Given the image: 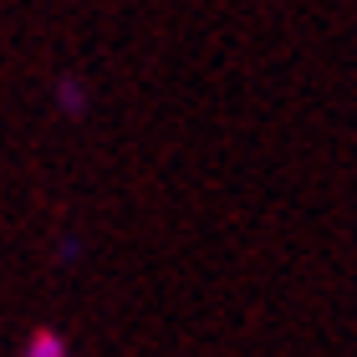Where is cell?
<instances>
[{
  "label": "cell",
  "mask_w": 357,
  "mask_h": 357,
  "mask_svg": "<svg viewBox=\"0 0 357 357\" xmlns=\"http://www.w3.org/2000/svg\"><path fill=\"white\" fill-rule=\"evenodd\" d=\"M56 97H61V107H67V112H72V118H77V112H82V107H87V97H82V87H77V82H72V77H61V82H56Z\"/></svg>",
  "instance_id": "cell-2"
},
{
  "label": "cell",
  "mask_w": 357,
  "mask_h": 357,
  "mask_svg": "<svg viewBox=\"0 0 357 357\" xmlns=\"http://www.w3.org/2000/svg\"><path fill=\"white\" fill-rule=\"evenodd\" d=\"M26 352H31V357H61V352H67V342H61L56 332H36Z\"/></svg>",
  "instance_id": "cell-1"
}]
</instances>
